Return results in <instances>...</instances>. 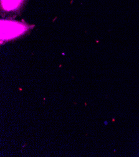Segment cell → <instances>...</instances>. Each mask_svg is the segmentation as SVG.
Returning a JSON list of instances; mask_svg holds the SVG:
<instances>
[{"instance_id": "obj_1", "label": "cell", "mask_w": 139, "mask_h": 157, "mask_svg": "<svg viewBox=\"0 0 139 157\" xmlns=\"http://www.w3.org/2000/svg\"><path fill=\"white\" fill-rule=\"evenodd\" d=\"M26 30L25 26L15 21H1L2 40H10L22 34Z\"/></svg>"}, {"instance_id": "obj_2", "label": "cell", "mask_w": 139, "mask_h": 157, "mask_svg": "<svg viewBox=\"0 0 139 157\" xmlns=\"http://www.w3.org/2000/svg\"><path fill=\"white\" fill-rule=\"evenodd\" d=\"M23 0H2V6L5 11H12L17 9Z\"/></svg>"}]
</instances>
